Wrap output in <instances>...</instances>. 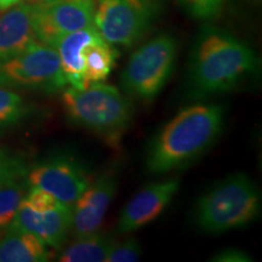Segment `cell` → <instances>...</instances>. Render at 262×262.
Returning <instances> with one entry per match:
<instances>
[{
  "label": "cell",
  "mask_w": 262,
  "mask_h": 262,
  "mask_svg": "<svg viewBox=\"0 0 262 262\" xmlns=\"http://www.w3.org/2000/svg\"><path fill=\"white\" fill-rule=\"evenodd\" d=\"M180 188L178 178L156 182L136 193L124 206L118 220L119 233H131L155 221Z\"/></svg>",
  "instance_id": "11"
},
{
  "label": "cell",
  "mask_w": 262,
  "mask_h": 262,
  "mask_svg": "<svg viewBox=\"0 0 262 262\" xmlns=\"http://www.w3.org/2000/svg\"><path fill=\"white\" fill-rule=\"evenodd\" d=\"M68 119L96 134L116 147L133 120L130 101L113 85L91 84L84 89L68 88L62 95Z\"/></svg>",
  "instance_id": "3"
},
{
  "label": "cell",
  "mask_w": 262,
  "mask_h": 262,
  "mask_svg": "<svg viewBox=\"0 0 262 262\" xmlns=\"http://www.w3.org/2000/svg\"><path fill=\"white\" fill-rule=\"evenodd\" d=\"M34 2H41V0H33V3H34Z\"/></svg>",
  "instance_id": "25"
},
{
  "label": "cell",
  "mask_w": 262,
  "mask_h": 262,
  "mask_svg": "<svg viewBox=\"0 0 262 262\" xmlns=\"http://www.w3.org/2000/svg\"><path fill=\"white\" fill-rule=\"evenodd\" d=\"M225 123L220 104L188 106L163 126L150 142L147 153V171L160 175L181 168L215 142Z\"/></svg>",
  "instance_id": "2"
},
{
  "label": "cell",
  "mask_w": 262,
  "mask_h": 262,
  "mask_svg": "<svg viewBox=\"0 0 262 262\" xmlns=\"http://www.w3.org/2000/svg\"><path fill=\"white\" fill-rule=\"evenodd\" d=\"M211 261H219V262H247L251 261V258L249 257V255L245 251L241 250V249L235 248H228L225 250L220 251L219 254H216L214 257L211 258Z\"/></svg>",
  "instance_id": "23"
},
{
  "label": "cell",
  "mask_w": 262,
  "mask_h": 262,
  "mask_svg": "<svg viewBox=\"0 0 262 262\" xmlns=\"http://www.w3.org/2000/svg\"><path fill=\"white\" fill-rule=\"evenodd\" d=\"M26 180L29 188L47 191L70 208L93 181L90 173L80 163L67 158H56L39 164L29 170Z\"/></svg>",
  "instance_id": "9"
},
{
  "label": "cell",
  "mask_w": 262,
  "mask_h": 262,
  "mask_svg": "<svg viewBox=\"0 0 262 262\" xmlns=\"http://www.w3.org/2000/svg\"><path fill=\"white\" fill-rule=\"evenodd\" d=\"M100 35L97 28L90 26L64 35L57 42L55 49L60 58V67L66 84H70L75 89L86 88L84 81V49Z\"/></svg>",
  "instance_id": "14"
},
{
  "label": "cell",
  "mask_w": 262,
  "mask_h": 262,
  "mask_svg": "<svg viewBox=\"0 0 262 262\" xmlns=\"http://www.w3.org/2000/svg\"><path fill=\"white\" fill-rule=\"evenodd\" d=\"M28 113L25 100L14 91L0 86V125H15Z\"/></svg>",
  "instance_id": "19"
},
{
  "label": "cell",
  "mask_w": 262,
  "mask_h": 262,
  "mask_svg": "<svg viewBox=\"0 0 262 262\" xmlns=\"http://www.w3.org/2000/svg\"><path fill=\"white\" fill-rule=\"evenodd\" d=\"M141 257V247L135 239L113 242L104 262H134Z\"/></svg>",
  "instance_id": "22"
},
{
  "label": "cell",
  "mask_w": 262,
  "mask_h": 262,
  "mask_svg": "<svg viewBox=\"0 0 262 262\" xmlns=\"http://www.w3.org/2000/svg\"><path fill=\"white\" fill-rule=\"evenodd\" d=\"M35 40L31 4L19 3L0 16V63L18 55Z\"/></svg>",
  "instance_id": "13"
},
{
  "label": "cell",
  "mask_w": 262,
  "mask_h": 262,
  "mask_svg": "<svg viewBox=\"0 0 262 262\" xmlns=\"http://www.w3.org/2000/svg\"><path fill=\"white\" fill-rule=\"evenodd\" d=\"M118 52L102 35L88 44L84 49V81L85 86L103 83L113 71Z\"/></svg>",
  "instance_id": "16"
},
{
  "label": "cell",
  "mask_w": 262,
  "mask_h": 262,
  "mask_svg": "<svg viewBox=\"0 0 262 262\" xmlns=\"http://www.w3.org/2000/svg\"><path fill=\"white\" fill-rule=\"evenodd\" d=\"M28 191L26 176L12 179L0 186V228L8 227L11 224Z\"/></svg>",
  "instance_id": "18"
},
{
  "label": "cell",
  "mask_w": 262,
  "mask_h": 262,
  "mask_svg": "<svg viewBox=\"0 0 262 262\" xmlns=\"http://www.w3.org/2000/svg\"><path fill=\"white\" fill-rule=\"evenodd\" d=\"M49 257L47 245L29 232L8 229L0 239V262H42Z\"/></svg>",
  "instance_id": "15"
},
{
  "label": "cell",
  "mask_w": 262,
  "mask_h": 262,
  "mask_svg": "<svg viewBox=\"0 0 262 262\" xmlns=\"http://www.w3.org/2000/svg\"><path fill=\"white\" fill-rule=\"evenodd\" d=\"M261 196L243 172H234L204 193L195 206V221L206 233L217 234L244 227L256 220Z\"/></svg>",
  "instance_id": "4"
},
{
  "label": "cell",
  "mask_w": 262,
  "mask_h": 262,
  "mask_svg": "<svg viewBox=\"0 0 262 262\" xmlns=\"http://www.w3.org/2000/svg\"><path fill=\"white\" fill-rule=\"evenodd\" d=\"M72 208L57 201L54 204L35 208L24 201L19 204L9 229L34 234L47 247L60 248L71 233Z\"/></svg>",
  "instance_id": "10"
},
{
  "label": "cell",
  "mask_w": 262,
  "mask_h": 262,
  "mask_svg": "<svg viewBox=\"0 0 262 262\" xmlns=\"http://www.w3.org/2000/svg\"><path fill=\"white\" fill-rule=\"evenodd\" d=\"M96 0H41L31 4L35 38L55 48L64 35L94 26Z\"/></svg>",
  "instance_id": "8"
},
{
  "label": "cell",
  "mask_w": 262,
  "mask_h": 262,
  "mask_svg": "<svg viewBox=\"0 0 262 262\" xmlns=\"http://www.w3.org/2000/svg\"><path fill=\"white\" fill-rule=\"evenodd\" d=\"M260 73V60L247 42L220 29L202 33L189 62V90L195 98L238 89Z\"/></svg>",
  "instance_id": "1"
},
{
  "label": "cell",
  "mask_w": 262,
  "mask_h": 262,
  "mask_svg": "<svg viewBox=\"0 0 262 262\" xmlns=\"http://www.w3.org/2000/svg\"><path fill=\"white\" fill-rule=\"evenodd\" d=\"M178 56V41L172 35L159 34L131 55L120 75L126 95L142 101L158 96L171 77Z\"/></svg>",
  "instance_id": "5"
},
{
  "label": "cell",
  "mask_w": 262,
  "mask_h": 262,
  "mask_svg": "<svg viewBox=\"0 0 262 262\" xmlns=\"http://www.w3.org/2000/svg\"><path fill=\"white\" fill-rule=\"evenodd\" d=\"M64 85L56 49L39 40L0 63V86L55 93Z\"/></svg>",
  "instance_id": "7"
},
{
  "label": "cell",
  "mask_w": 262,
  "mask_h": 262,
  "mask_svg": "<svg viewBox=\"0 0 262 262\" xmlns=\"http://www.w3.org/2000/svg\"><path fill=\"white\" fill-rule=\"evenodd\" d=\"M22 2L24 0H0V11H6V10L14 8Z\"/></svg>",
  "instance_id": "24"
},
{
  "label": "cell",
  "mask_w": 262,
  "mask_h": 262,
  "mask_svg": "<svg viewBox=\"0 0 262 262\" xmlns=\"http://www.w3.org/2000/svg\"><path fill=\"white\" fill-rule=\"evenodd\" d=\"M162 0H98L94 26L111 45L130 48L148 31Z\"/></svg>",
  "instance_id": "6"
},
{
  "label": "cell",
  "mask_w": 262,
  "mask_h": 262,
  "mask_svg": "<svg viewBox=\"0 0 262 262\" xmlns=\"http://www.w3.org/2000/svg\"><path fill=\"white\" fill-rule=\"evenodd\" d=\"M113 242V239L97 232L84 237H75V241L62 250L57 260L61 262H104Z\"/></svg>",
  "instance_id": "17"
},
{
  "label": "cell",
  "mask_w": 262,
  "mask_h": 262,
  "mask_svg": "<svg viewBox=\"0 0 262 262\" xmlns=\"http://www.w3.org/2000/svg\"><path fill=\"white\" fill-rule=\"evenodd\" d=\"M27 172V166L22 158L0 148V186L12 179L24 178Z\"/></svg>",
  "instance_id": "21"
},
{
  "label": "cell",
  "mask_w": 262,
  "mask_h": 262,
  "mask_svg": "<svg viewBox=\"0 0 262 262\" xmlns=\"http://www.w3.org/2000/svg\"><path fill=\"white\" fill-rule=\"evenodd\" d=\"M180 3L192 17L204 21L217 17L225 5V0H180Z\"/></svg>",
  "instance_id": "20"
},
{
  "label": "cell",
  "mask_w": 262,
  "mask_h": 262,
  "mask_svg": "<svg viewBox=\"0 0 262 262\" xmlns=\"http://www.w3.org/2000/svg\"><path fill=\"white\" fill-rule=\"evenodd\" d=\"M117 192V180L112 173H104L91 181L72 206L71 233L84 237L96 233Z\"/></svg>",
  "instance_id": "12"
}]
</instances>
